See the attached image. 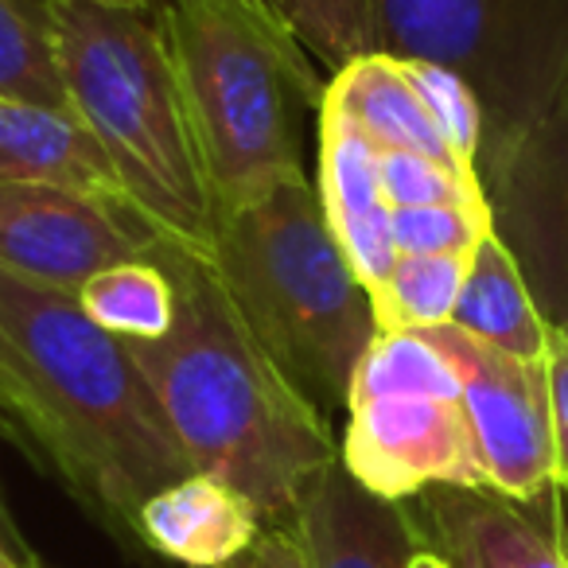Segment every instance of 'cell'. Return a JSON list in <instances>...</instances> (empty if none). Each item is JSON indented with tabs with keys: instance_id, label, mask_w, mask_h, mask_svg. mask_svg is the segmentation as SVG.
I'll list each match as a JSON object with an SVG mask.
<instances>
[{
	"instance_id": "6da1fadb",
	"label": "cell",
	"mask_w": 568,
	"mask_h": 568,
	"mask_svg": "<svg viewBox=\"0 0 568 568\" xmlns=\"http://www.w3.org/2000/svg\"><path fill=\"white\" fill-rule=\"evenodd\" d=\"M175 284V324L160 339H121L156 394L191 467L230 483L265 526H288L308 487L339 459L324 413L257 343L211 253L160 237Z\"/></svg>"
},
{
	"instance_id": "7a4b0ae2",
	"label": "cell",
	"mask_w": 568,
	"mask_h": 568,
	"mask_svg": "<svg viewBox=\"0 0 568 568\" xmlns=\"http://www.w3.org/2000/svg\"><path fill=\"white\" fill-rule=\"evenodd\" d=\"M0 327L32 382L36 459L121 545H141V506L195 467L129 347L74 293L9 268H0Z\"/></svg>"
},
{
	"instance_id": "3957f363",
	"label": "cell",
	"mask_w": 568,
	"mask_h": 568,
	"mask_svg": "<svg viewBox=\"0 0 568 568\" xmlns=\"http://www.w3.org/2000/svg\"><path fill=\"white\" fill-rule=\"evenodd\" d=\"M160 17L219 219L316 175L308 121L332 79L301 40L261 0H164Z\"/></svg>"
},
{
	"instance_id": "277c9868",
	"label": "cell",
	"mask_w": 568,
	"mask_h": 568,
	"mask_svg": "<svg viewBox=\"0 0 568 568\" xmlns=\"http://www.w3.org/2000/svg\"><path fill=\"white\" fill-rule=\"evenodd\" d=\"M59 74L129 206L164 242L211 253L219 211L160 9L59 0Z\"/></svg>"
},
{
	"instance_id": "5b68a950",
	"label": "cell",
	"mask_w": 568,
	"mask_h": 568,
	"mask_svg": "<svg viewBox=\"0 0 568 568\" xmlns=\"http://www.w3.org/2000/svg\"><path fill=\"white\" fill-rule=\"evenodd\" d=\"M211 261L250 332L301 394L320 413L347 409L378 316L327 222L316 175L222 214Z\"/></svg>"
},
{
	"instance_id": "8992f818",
	"label": "cell",
	"mask_w": 568,
	"mask_h": 568,
	"mask_svg": "<svg viewBox=\"0 0 568 568\" xmlns=\"http://www.w3.org/2000/svg\"><path fill=\"white\" fill-rule=\"evenodd\" d=\"M374 48L471 87L487 187L568 90V0H374Z\"/></svg>"
},
{
	"instance_id": "52a82bcc",
	"label": "cell",
	"mask_w": 568,
	"mask_h": 568,
	"mask_svg": "<svg viewBox=\"0 0 568 568\" xmlns=\"http://www.w3.org/2000/svg\"><path fill=\"white\" fill-rule=\"evenodd\" d=\"M339 464L386 503L428 487H487L452 363L425 332H378L351 378Z\"/></svg>"
},
{
	"instance_id": "ba28073f",
	"label": "cell",
	"mask_w": 568,
	"mask_h": 568,
	"mask_svg": "<svg viewBox=\"0 0 568 568\" xmlns=\"http://www.w3.org/2000/svg\"><path fill=\"white\" fill-rule=\"evenodd\" d=\"M160 234L113 195L43 183H0V268L59 293L125 261L152 257Z\"/></svg>"
},
{
	"instance_id": "9c48e42d",
	"label": "cell",
	"mask_w": 568,
	"mask_h": 568,
	"mask_svg": "<svg viewBox=\"0 0 568 568\" xmlns=\"http://www.w3.org/2000/svg\"><path fill=\"white\" fill-rule=\"evenodd\" d=\"M425 335L464 386L487 487L514 503H537L549 495L557 487V452L545 363L506 355L456 324L428 327Z\"/></svg>"
},
{
	"instance_id": "30bf717a",
	"label": "cell",
	"mask_w": 568,
	"mask_h": 568,
	"mask_svg": "<svg viewBox=\"0 0 568 568\" xmlns=\"http://www.w3.org/2000/svg\"><path fill=\"white\" fill-rule=\"evenodd\" d=\"M483 191L541 320L568 327V90Z\"/></svg>"
},
{
	"instance_id": "8fae6325",
	"label": "cell",
	"mask_w": 568,
	"mask_h": 568,
	"mask_svg": "<svg viewBox=\"0 0 568 568\" xmlns=\"http://www.w3.org/2000/svg\"><path fill=\"white\" fill-rule=\"evenodd\" d=\"M557 495L514 503L490 487H428L405 510L420 545L452 568H568Z\"/></svg>"
},
{
	"instance_id": "7c38bea8",
	"label": "cell",
	"mask_w": 568,
	"mask_h": 568,
	"mask_svg": "<svg viewBox=\"0 0 568 568\" xmlns=\"http://www.w3.org/2000/svg\"><path fill=\"white\" fill-rule=\"evenodd\" d=\"M316 568H405L420 545L405 503H386L335 459L293 518Z\"/></svg>"
},
{
	"instance_id": "4fadbf2b",
	"label": "cell",
	"mask_w": 568,
	"mask_h": 568,
	"mask_svg": "<svg viewBox=\"0 0 568 568\" xmlns=\"http://www.w3.org/2000/svg\"><path fill=\"white\" fill-rule=\"evenodd\" d=\"M265 529L257 506L214 475L191 471L149 498L136 514L144 549L183 568H226Z\"/></svg>"
},
{
	"instance_id": "5bb4252c",
	"label": "cell",
	"mask_w": 568,
	"mask_h": 568,
	"mask_svg": "<svg viewBox=\"0 0 568 568\" xmlns=\"http://www.w3.org/2000/svg\"><path fill=\"white\" fill-rule=\"evenodd\" d=\"M0 183H43L125 199L110 156L71 105L0 98Z\"/></svg>"
},
{
	"instance_id": "9a60e30c",
	"label": "cell",
	"mask_w": 568,
	"mask_h": 568,
	"mask_svg": "<svg viewBox=\"0 0 568 568\" xmlns=\"http://www.w3.org/2000/svg\"><path fill=\"white\" fill-rule=\"evenodd\" d=\"M452 324L514 358L545 363L549 324L537 312V301L529 293L518 261L510 257V250L495 234L483 237L479 250L471 253V268H467Z\"/></svg>"
},
{
	"instance_id": "2e32d148",
	"label": "cell",
	"mask_w": 568,
	"mask_h": 568,
	"mask_svg": "<svg viewBox=\"0 0 568 568\" xmlns=\"http://www.w3.org/2000/svg\"><path fill=\"white\" fill-rule=\"evenodd\" d=\"M0 98L71 105L59 74V0H0Z\"/></svg>"
},
{
	"instance_id": "e0dca14e",
	"label": "cell",
	"mask_w": 568,
	"mask_h": 568,
	"mask_svg": "<svg viewBox=\"0 0 568 568\" xmlns=\"http://www.w3.org/2000/svg\"><path fill=\"white\" fill-rule=\"evenodd\" d=\"M79 304L102 332L118 339H160L175 324V284L160 257L125 261L82 284Z\"/></svg>"
},
{
	"instance_id": "ac0fdd59",
	"label": "cell",
	"mask_w": 568,
	"mask_h": 568,
	"mask_svg": "<svg viewBox=\"0 0 568 568\" xmlns=\"http://www.w3.org/2000/svg\"><path fill=\"white\" fill-rule=\"evenodd\" d=\"M467 268H471L467 253L397 257L386 281L371 288L378 332H428V327L452 324Z\"/></svg>"
},
{
	"instance_id": "d6986e66",
	"label": "cell",
	"mask_w": 568,
	"mask_h": 568,
	"mask_svg": "<svg viewBox=\"0 0 568 568\" xmlns=\"http://www.w3.org/2000/svg\"><path fill=\"white\" fill-rule=\"evenodd\" d=\"M327 79L374 55V0H261Z\"/></svg>"
},
{
	"instance_id": "ffe728a7",
	"label": "cell",
	"mask_w": 568,
	"mask_h": 568,
	"mask_svg": "<svg viewBox=\"0 0 568 568\" xmlns=\"http://www.w3.org/2000/svg\"><path fill=\"white\" fill-rule=\"evenodd\" d=\"M495 234L490 206H417V211L389 214V242L397 257H425V253H467Z\"/></svg>"
},
{
	"instance_id": "44dd1931",
	"label": "cell",
	"mask_w": 568,
	"mask_h": 568,
	"mask_svg": "<svg viewBox=\"0 0 568 568\" xmlns=\"http://www.w3.org/2000/svg\"><path fill=\"white\" fill-rule=\"evenodd\" d=\"M0 436L36 459V397L17 347L0 327Z\"/></svg>"
},
{
	"instance_id": "7402d4cb",
	"label": "cell",
	"mask_w": 568,
	"mask_h": 568,
	"mask_svg": "<svg viewBox=\"0 0 568 568\" xmlns=\"http://www.w3.org/2000/svg\"><path fill=\"white\" fill-rule=\"evenodd\" d=\"M545 374H549V417L552 452H557V490L568 495V327H549L545 343Z\"/></svg>"
},
{
	"instance_id": "603a6c76",
	"label": "cell",
	"mask_w": 568,
	"mask_h": 568,
	"mask_svg": "<svg viewBox=\"0 0 568 568\" xmlns=\"http://www.w3.org/2000/svg\"><path fill=\"white\" fill-rule=\"evenodd\" d=\"M226 568H316V565H312V552L304 545V537L288 521V526H265L257 534V541L237 560H230Z\"/></svg>"
},
{
	"instance_id": "cb8c5ba5",
	"label": "cell",
	"mask_w": 568,
	"mask_h": 568,
	"mask_svg": "<svg viewBox=\"0 0 568 568\" xmlns=\"http://www.w3.org/2000/svg\"><path fill=\"white\" fill-rule=\"evenodd\" d=\"M0 537L12 545V549L20 552V557H28V560H36V552H32V545L24 541V534H20V526H17V518H12V510H9V498H4V487H0Z\"/></svg>"
},
{
	"instance_id": "d4e9b609",
	"label": "cell",
	"mask_w": 568,
	"mask_h": 568,
	"mask_svg": "<svg viewBox=\"0 0 568 568\" xmlns=\"http://www.w3.org/2000/svg\"><path fill=\"white\" fill-rule=\"evenodd\" d=\"M405 568H452V565L436 549H428V545H417V549H413V557L405 560Z\"/></svg>"
},
{
	"instance_id": "484cf974",
	"label": "cell",
	"mask_w": 568,
	"mask_h": 568,
	"mask_svg": "<svg viewBox=\"0 0 568 568\" xmlns=\"http://www.w3.org/2000/svg\"><path fill=\"white\" fill-rule=\"evenodd\" d=\"M0 568H43L40 560H28V557H20L17 549H12L4 537H0Z\"/></svg>"
},
{
	"instance_id": "4316f807",
	"label": "cell",
	"mask_w": 568,
	"mask_h": 568,
	"mask_svg": "<svg viewBox=\"0 0 568 568\" xmlns=\"http://www.w3.org/2000/svg\"><path fill=\"white\" fill-rule=\"evenodd\" d=\"M102 4H118V9H160V0H102Z\"/></svg>"
}]
</instances>
